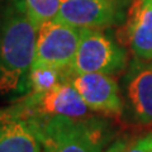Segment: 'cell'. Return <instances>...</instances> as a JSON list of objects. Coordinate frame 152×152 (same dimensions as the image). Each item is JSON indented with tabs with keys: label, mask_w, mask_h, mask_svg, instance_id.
Here are the masks:
<instances>
[{
	"label": "cell",
	"mask_w": 152,
	"mask_h": 152,
	"mask_svg": "<svg viewBox=\"0 0 152 152\" xmlns=\"http://www.w3.org/2000/svg\"><path fill=\"white\" fill-rule=\"evenodd\" d=\"M33 115L52 117L62 115L69 118H85L89 115V107L70 79L61 81L45 94L27 96L22 102Z\"/></svg>",
	"instance_id": "8"
},
{
	"label": "cell",
	"mask_w": 152,
	"mask_h": 152,
	"mask_svg": "<svg viewBox=\"0 0 152 152\" xmlns=\"http://www.w3.org/2000/svg\"><path fill=\"white\" fill-rule=\"evenodd\" d=\"M122 33L134 60L152 61V0H131Z\"/></svg>",
	"instance_id": "9"
},
{
	"label": "cell",
	"mask_w": 152,
	"mask_h": 152,
	"mask_svg": "<svg viewBox=\"0 0 152 152\" xmlns=\"http://www.w3.org/2000/svg\"><path fill=\"white\" fill-rule=\"evenodd\" d=\"M126 152H152V133L129 143Z\"/></svg>",
	"instance_id": "13"
},
{
	"label": "cell",
	"mask_w": 152,
	"mask_h": 152,
	"mask_svg": "<svg viewBox=\"0 0 152 152\" xmlns=\"http://www.w3.org/2000/svg\"><path fill=\"white\" fill-rule=\"evenodd\" d=\"M31 22L38 31L42 24L55 19L60 10L61 0H24Z\"/></svg>",
	"instance_id": "12"
},
{
	"label": "cell",
	"mask_w": 152,
	"mask_h": 152,
	"mask_svg": "<svg viewBox=\"0 0 152 152\" xmlns=\"http://www.w3.org/2000/svg\"><path fill=\"white\" fill-rule=\"evenodd\" d=\"M126 0H61L56 20L79 29H105L127 17Z\"/></svg>",
	"instance_id": "5"
},
{
	"label": "cell",
	"mask_w": 152,
	"mask_h": 152,
	"mask_svg": "<svg viewBox=\"0 0 152 152\" xmlns=\"http://www.w3.org/2000/svg\"><path fill=\"white\" fill-rule=\"evenodd\" d=\"M33 117L42 152H103L113 136L100 118Z\"/></svg>",
	"instance_id": "2"
},
{
	"label": "cell",
	"mask_w": 152,
	"mask_h": 152,
	"mask_svg": "<svg viewBox=\"0 0 152 152\" xmlns=\"http://www.w3.org/2000/svg\"><path fill=\"white\" fill-rule=\"evenodd\" d=\"M80 38L81 29L79 28L56 19L46 22L37 31L36 52L32 66H50L67 74L77 52Z\"/></svg>",
	"instance_id": "4"
},
{
	"label": "cell",
	"mask_w": 152,
	"mask_h": 152,
	"mask_svg": "<svg viewBox=\"0 0 152 152\" xmlns=\"http://www.w3.org/2000/svg\"><path fill=\"white\" fill-rule=\"evenodd\" d=\"M36 42L37 29L24 0H0V95L28 90Z\"/></svg>",
	"instance_id": "1"
},
{
	"label": "cell",
	"mask_w": 152,
	"mask_h": 152,
	"mask_svg": "<svg viewBox=\"0 0 152 152\" xmlns=\"http://www.w3.org/2000/svg\"><path fill=\"white\" fill-rule=\"evenodd\" d=\"M70 80L90 110L112 118L122 117L124 105L113 75L89 72L75 75Z\"/></svg>",
	"instance_id": "7"
},
{
	"label": "cell",
	"mask_w": 152,
	"mask_h": 152,
	"mask_svg": "<svg viewBox=\"0 0 152 152\" xmlns=\"http://www.w3.org/2000/svg\"><path fill=\"white\" fill-rule=\"evenodd\" d=\"M129 143L131 142L127 137H122V138H118V140L114 141L104 152H126Z\"/></svg>",
	"instance_id": "14"
},
{
	"label": "cell",
	"mask_w": 152,
	"mask_h": 152,
	"mask_svg": "<svg viewBox=\"0 0 152 152\" xmlns=\"http://www.w3.org/2000/svg\"><path fill=\"white\" fill-rule=\"evenodd\" d=\"M67 79L64 71L50 66H32L28 72L27 85H28V96H38L45 94L61 81Z\"/></svg>",
	"instance_id": "11"
},
{
	"label": "cell",
	"mask_w": 152,
	"mask_h": 152,
	"mask_svg": "<svg viewBox=\"0 0 152 152\" xmlns=\"http://www.w3.org/2000/svg\"><path fill=\"white\" fill-rule=\"evenodd\" d=\"M127 65V51L100 29H81L75 58L67 71V79L75 75L99 72L115 75Z\"/></svg>",
	"instance_id": "3"
},
{
	"label": "cell",
	"mask_w": 152,
	"mask_h": 152,
	"mask_svg": "<svg viewBox=\"0 0 152 152\" xmlns=\"http://www.w3.org/2000/svg\"><path fill=\"white\" fill-rule=\"evenodd\" d=\"M0 152H42L34 117L23 103L0 109Z\"/></svg>",
	"instance_id": "6"
},
{
	"label": "cell",
	"mask_w": 152,
	"mask_h": 152,
	"mask_svg": "<svg viewBox=\"0 0 152 152\" xmlns=\"http://www.w3.org/2000/svg\"><path fill=\"white\" fill-rule=\"evenodd\" d=\"M127 96L136 121L152 126V61L134 60L128 75Z\"/></svg>",
	"instance_id": "10"
}]
</instances>
